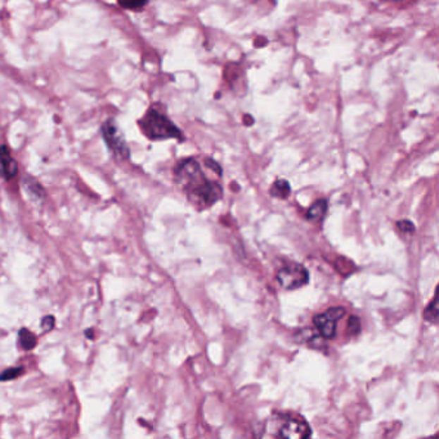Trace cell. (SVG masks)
I'll return each instance as SVG.
<instances>
[{"instance_id": "1", "label": "cell", "mask_w": 439, "mask_h": 439, "mask_svg": "<svg viewBox=\"0 0 439 439\" xmlns=\"http://www.w3.org/2000/svg\"><path fill=\"white\" fill-rule=\"evenodd\" d=\"M175 182L183 187L190 200L205 209L214 205L223 194L222 187L204 175L200 164L194 159H186L175 168Z\"/></svg>"}, {"instance_id": "2", "label": "cell", "mask_w": 439, "mask_h": 439, "mask_svg": "<svg viewBox=\"0 0 439 439\" xmlns=\"http://www.w3.org/2000/svg\"><path fill=\"white\" fill-rule=\"evenodd\" d=\"M143 135L152 141L163 140H179L183 141V133L173 121L163 112L156 109H149L147 113L140 121Z\"/></svg>"}, {"instance_id": "3", "label": "cell", "mask_w": 439, "mask_h": 439, "mask_svg": "<svg viewBox=\"0 0 439 439\" xmlns=\"http://www.w3.org/2000/svg\"><path fill=\"white\" fill-rule=\"evenodd\" d=\"M102 137L107 144L109 149L111 151L112 155L118 160H127L129 159V147L124 137L120 132L119 127L116 121L113 119L107 120L102 125Z\"/></svg>"}, {"instance_id": "4", "label": "cell", "mask_w": 439, "mask_h": 439, "mask_svg": "<svg viewBox=\"0 0 439 439\" xmlns=\"http://www.w3.org/2000/svg\"><path fill=\"white\" fill-rule=\"evenodd\" d=\"M277 281L286 290H295L305 286L309 281V273L305 267L298 263L285 266L277 273Z\"/></svg>"}, {"instance_id": "5", "label": "cell", "mask_w": 439, "mask_h": 439, "mask_svg": "<svg viewBox=\"0 0 439 439\" xmlns=\"http://www.w3.org/2000/svg\"><path fill=\"white\" fill-rule=\"evenodd\" d=\"M276 437L286 439H304L312 435L309 425L300 417L281 416Z\"/></svg>"}, {"instance_id": "6", "label": "cell", "mask_w": 439, "mask_h": 439, "mask_svg": "<svg viewBox=\"0 0 439 439\" xmlns=\"http://www.w3.org/2000/svg\"><path fill=\"white\" fill-rule=\"evenodd\" d=\"M344 316H345V308L342 307H334V308H330V311L328 309L322 314L314 316L313 322L321 338L326 340L334 339L336 336V322L342 320Z\"/></svg>"}, {"instance_id": "7", "label": "cell", "mask_w": 439, "mask_h": 439, "mask_svg": "<svg viewBox=\"0 0 439 439\" xmlns=\"http://www.w3.org/2000/svg\"><path fill=\"white\" fill-rule=\"evenodd\" d=\"M18 173V165L7 146H0V175L6 180L15 178Z\"/></svg>"}, {"instance_id": "8", "label": "cell", "mask_w": 439, "mask_h": 439, "mask_svg": "<svg viewBox=\"0 0 439 439\" xmlns=\"http://www.w3.org/2000/svg\"><path fill=\"white\" fill-rule=\"evenodd\" d=\"M23 188L25 194L29 196L31 202H37V204H42V202H44V188L39 185L37 179L26 177V178L23 179Z\"/></svg>"}, {"instance_id": "9", "label": "cell", "mask_w": 439, "mask_h": 439, "mask_svg": "<svg viewBox=\"0 0 439 439\" xmlns=\"http://www.w3.org/2000/svg\"><path fill=\"white\" fill-rule=\"evenodd\" d=\"M290 192V183L287 180H285V179L276 180L275 183L271 187V191H269L271 196L277 197V199H283H283H287Z\"/></svg>"}, {"instance_id": "10", "label": "cell", "mask_w": 439, "mask_h": 439, "mask_svg": "<svg viewBox=\"0 0 439 439\" xmlns=\"http://www.w3.org/2000/svg\"><path fill=\"white\" fill-rule=\"evenodd\" d=\"M37 336L31 333L27 328H21L18 331V344L23 350H31L35 348L37 345Z\"/></svg>"}, {"instance_id": "11", "label": "cell", "mask_w": 439, "mask_h": 439, "mask_svg": "<svg viewBox=\"0 0 439 439\" xmlns=\"http://www.w3.org/2000/svg\"><path fill=\"white\" fill-rule=\"evenodd\" d=\"M328 210V202L326 200H319L314 202L311 208L308 209L307 218L309 221H320L326 214Z\"/></svg>"}, {"instance_id": "12", "label": "cell", "mask_w": 439, "mask_h": 439, "mask_svg": "<svg viewBox=\"0 0 439 439\" xmlns=\"http://www.w3.org/2000/svg\"><path fill=\"white\" fill-rule=\"evenodd\" d=\"M120 6L130 11H140L146 7L151 0H118Z\"/></svg>"}, {"instance_id": "13", "label": "cell", "mask_w": 439, "mask_h": 439, "mask_svg": "<svg viewBox=\"0 0 439 439\" xmlns=\"http://www.w3.org/2000/svg\"><path fill=\"white\" fill-rule=\"evenodd\" d=\"M425 321L437 322L438 321V305H437V297H434L432 303L426 307L424 312Z\"/></svg>"}, {"instance_id": "14", "label": "cell", "mask_w": 439, "mask_h": 439, "mask_svg": "<svg viewBox=\"0 0 439 439\" xmlns=\"http://www.w3.org/2000/svg\"><path fill=\"white\" fill-rule=\"evenodd\" d=\"M23 372H25L23 366L7 369L6 371H3L0 373V381H9V380L17 379L20 375H23Z\"/></svg>"}, {"instance_id": "15", "label": "cell", "mask_w": 439, "mask_h": 439, "mask_svg": "<svg viewBox=\"0 0 439 439\" xmlns=\"http://www.w3.org/2000/svg\"><path fill=\"white\" fill-rule=\"evenodd\" d=\"M348 326H350V333L353 335H358L361 331V321L357 316H350L348 320Z\"/></svg>"}, {"instance_id": "16", "label": "cell", "mask_w": 439, "mask_h": 439, "mask_svg": "<svg viewBox=\"0 0 439 439\" xmlns=\"http://www.w3.org/2000/svg\"><path fill=\"white\" fill-rule=\"evenodd\" d=\"M397 227L404 233H412L415 231V225L409 221H400V222H397Z\"/></svg>"}, {"instance_id": "17", "label": "cell", "mask_w": 439, "mask_h": 439, "mask_svg": "<svg viewBox=\"0 0 439 439\" xmlns=\"http://www.w3.org/2000/svg\"><path fill=\"white\" fill-rule=\"evenodd\" d=\"M54 328V317L53 316H45L44 319L42 320V330L44 331V333H48V331H51L52 328Z\"/></svg>"}, {"instance_id": "18", "label": "cell", "mask_w": 439, "mask_h": 439, "mask_svg": "<svg viewBox=\"0 0 439 439\" xmlns=\"http://www.w3.org/2000/svg\"><path fill=\"white\" fill-rule=\"evenodd\" d=\"M205 165L208 166L209 169H211V171H216V174L221 177L222 175V169H221V166L216 164L214 160H211V159H206L205 160Z\"/></svg>"}, {"instance_id": "19", "label": "cell", "mask_w": 439, "mask_h": 439, "mask_svg": "<svg viewBox=\"0 0 439 439\" xmlns=\"http://www.w3.org/2000/svg\"><path fill=\"white\" fill-rule=\"evenodd\" d=\"M245 121H246V123H247V125H250V124H253L254 120L252 119V118H250V116H249V115H246V116H245Z\"/></svg>"}, {"instance_id": "20", "label": "cell", "mask_w": 439, "mask_h": 439, "mask_svg": "<svg viewBox=\"0 0 439 439\" xmlns=\"http://www.w3.org/2000/svg\"><path fill=\"white\" fill-rule=\"evenodd\" d=\"M390 1H402V0H390Z\"/></svg>"}]
</instances>
